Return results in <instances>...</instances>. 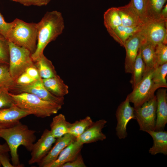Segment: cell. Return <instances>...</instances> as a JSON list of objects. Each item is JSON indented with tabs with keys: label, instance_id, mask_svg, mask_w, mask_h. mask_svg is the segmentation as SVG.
Instances as JSON below:
<instances>
[{
	"label": "cell",
	"instance_id": "31",
	"mask_svg": "<svg viewBox=\"0 0 167 167\" xmlns=\"http://www.w3.org/2000/svg\"><path fill=\"white\" fill-rule=\"evenodd\" d=\"M148 0H131L130 2L144 23L148 20L147 8Z\"/></svg>",
	"mask_w": 167,
	"mask_h": 167
},
{
	"label": "cell",
	"instance_id": "37",
	"mask_svg": "<svg viewBox=\"0 0 167 167\" xmlns=\"http://www.w3.org/2000/svg\"><path fill=\"white\" fill-rule=\"evenodd\" d=\"M15 2L27 6L32 5L41 6L46 5L44 0H16Z\"/></svg>",
	"mask_w": 167,
	"mask_h": 167
},
{
	"label": "cell",
	"instance_id": "41",
	"mask_svg": "<svg viewBox=\"0 0 167 167\" xmlns=\"http://www.w3.org/2000/svg\"><path fill=\"white\" fill-rule=\"evenodd\" d=\"M2 128L0 126V129ZM10 151L9 147L7 143H4L2 144H0V154L7 153Z\"/></svg>",
	"mask_w": 167,
	"mask_h": 167
},
{
	"label": "cell",
	"instance_id": "24",
	"mask_svg": "<svg viewBox=\"0 0 167 167\" xmlns=\"http://www.w3.org/2000/svg\"><path fill=\"white\" fill-rule=\"evenodd\" d=\"M34 65L38 69L40 75L42 79L50 78L57 75L56 71L51 61L43 54Z\"/></svg>",
	"mask_w": 167,
	"mask_h": 167
},
{
	"label": "cell",
	"instance_id": "36",
	"mask_svg": "<svg viewBox=\"0 0 167 167\" xmlns=\"http://www.w3.org/2000/svg\"><path fill=\"white\" fill-rule=\"evenodd\" d=\"M9 28V23L6 22L0 11V34L6 39Z\"/></svg>",
	"mask_w": 167,
	"mask_h": 167
},
{
	"label": "cell",
	"instance_id": "43",
	"mask_svg": "<svg viewBox=\"0 0 167 167\" xmlns=\"http://www.w3.org/2000/svg\"><path fill=\"white\" fill-rule=\"evenodd\" d=\"M46 5H47L51 0H44Z\"/></svg>",
	"mask_w": 167,
	"mask_h": 167
},
{
	"label": "cell",
	"instance_id": "3",
	"mask_svg": "<svg viewBox=\"0 0 167 167\" xmlns=\"http://www.w3.org/2000/svg\"><path fill=\"white\" fill-rule=\"evenodd\" d=\"M37 23H28L16 18L9 23L6 39L10 42L28 50L33 54L37 43Z\"/></svg>",
	"mask_w": 167,
	"mask_h": 167
},
{
	"label": "cell",
	"instance_id": "21",
	"mask_svg": "<svg viewBox=\"0 0 167 167\" xmlns=\"http://www.w3.org/2000/svg\"><path fill=\"white\" fill-rule=\"evenodd\" d=\"M142 26L129 27L122 25L107 31L116 42L124 47L126 41L131 36L139 32Z\"/></svg>",
	"mask_w": 167,
	"mask_h": 167
},
{
	"label": "cell",
	"instance_id": "10",
	"mask_svg": "<svg viewBox=\"0 0 167 167\" xmlns=\"http://www.w3.org/2000/svg\"><path fill=\"white\" fill-rule=\"evenodd\" d=\"M115 115L117 122L115 128L116 135L119 139H124L127 136L128 123L131 120L135 119V109L131 106L127 96L118 106Z\"/></svg>",
	"mask_w": 167,
	"mask_h": 167
},
{
	"label": "cell",
	"instance_id": "7",
	"mask_svg": "<svg viewBox=\"0 0 167 167\" xmlns=\"http://www.w3.org/2000/svg\"><path fill=\"white\" fill-rule=\"evenodd\" d=\"M10 93L18 94L27 93L33 94L44 100L62 106L64 104V97L56 96L48 91L45 87L41 78L28 84H21L15 83L9 88Z\"/></svg>",
	"mask_w": 167,
	"mask_h": 167
},
{
	"label": "cell",
	"instance_id": "33",
	"mask_svg": "<svg viewBox=\"0 0 167 167\" xmlns=\"http://www.w3.org/2000/svg\"><path fill=\"white\" fill-rule=\"evenodd\" d=\"M155 54L157 66L167 62V46L163 43L155 46Z\"/></svg>",
	"mask_w": 167,
	"mask_h": 167
},
{
	"label": "cell",
	"instance_id": "42",
	"mask_svg": "<svg viewBox=\"0 0 167 167\" xmlns=\"http://www.w3.org/2000/svg\"><path fill=\"white\" fill-rule=\"evenodd\" d=\"M161 18L167 21V4L162 9L161 13Z\"/></svg>",
	"mask_w": 167,
	"mask_h": 167
},
{
	"label": "cell",
	"instance_id": "44",
	"mask_svg": "<svg viewBox=\"0 0 167 167\" xmlns=\"http://www.w3.org/2000/svg\"><path fill=\"white\" fill-rule=\"evenodd\" d=\"M10 0L13 1H14V2H15V1H16V0Z\"/></svg>",
	"mask_w": 167,
	"mask_h": 167
},
{
	"label": "cell",
	"instance_id": "23",
	"mask_svg": "<svg viewBox=\"0 0 167 167\" xmlns=\"http://www.w3.org/2000/svg\"><path fill=\"white\" fill-rule=\"evenodd\" d=\"M155 47V46L149 42L141 41L139 48L142 58L145 65L146 71L157 67Z\"/></svg>",
	"mask_w": 167,
	"mask_h": 167
},
{
	"label": "cell",
	"instance_id": "32",
	"mask_svg": "<svg viewBox=\"0 0 167 167\" xmlns=\"http://www.w3.org/2000/svg\"><path fill=\"white\" fill-rule=\"evenodd\" d=\"M9 48L8 41L0 34V65H9Z\"/></svg>",
	"mask_w": 167,
	"mask_h": 167
},
{
	"label": "cell",
	"instance_id": "1",
	"mask_svg": "<svg viewBox=\"0 0 167 167\" xmlns=\"http://www.w3.org/2000/svg\"><path fill=\"white\" fill-rule=\"evenodd\" d=\"M65 28L62 14L57 11L47 12L37 23V43L31 57L34 62L40 58L47 45L56 40L63 32Z\"/></svg>",
	"mask_w": 167,
	"mask_h": 167
},
{
	"label": "cell",
	"instance_id": "4",
	"mask_svg": "<svg viewBox=\"0 0 167 167\" xmlns=\"http://www.w3.org/2000/svg\"><path fill=\"white\" fill-rule=\"evenodd\" d=\"M15 104L35 116L42 118L57 113L62 106L42 100L31 93L14 94L10 92Z\"/></svg>",
	"mask_w": 167,
	"mask_h": 167
},
{
	"label": "cell",
	"instance_id": "6",
	"mask_svg": "<svg viewBox=\"0 0 167 167\" xmlns=\"http://www.w3.org/2000/svg\"><path fill=\"white\" fill-rule=\"evenodd\" d=\"M154 69L147 71L142 79L127 95L129 101L133 104L134 109L140 107L154 95L157 89L152 79Z\"/></svg>",
	"mask_w": 167,
	"mask_h": 167
},
{
	"label": "cell",
	"instance_id": "27",
	"mask_svg": "<svg viewBox=\"0 0 167 167\" xmlns=\"http://www.w3.org/2000/svg\"><path fill=\"white\" fill-rule=\"evenodd\" d=\"M167 62L154 69L152 79L157 89L160 88H167Z\"/></svg>",
	"mask_w": 167,
	"mask_h": 167
},
{
	"label": "cell",
	"instance_id": "12",
	"mask_svg": "<svg viewBox=\"0 0 167 167\" xmlns=\"http://www.w3.org/2000/svg\"><path fill=\"white\" fill-rule=\"evenodd\" d=\"M31 114L14 104L9 107L0 109V126L2 128L12 127L18 124L21 119Z\"/></svg>",
	"mask_w": 167,
	"mask_h": 167
},
{
	"label": "cell",
	"instance_id": "18",
	"mask_svg": "<svg viewBox=\"0 0 167 167\" xmlns=\"http://www.w3.org/2000/svg\"><path fill=\"white\" fill-rule=\"evenodd\" d=\"M122 25L129 27L142 26L144 23L129 2L124 6L117 7Z\"/></svg>",
	"mask_w": 167,
	"mask_h": 167
},
{
	"label": "cell",
	"instance_id": "34",
	"mask_svg": "<svg viewBox=\"0 0 167 167\" xmlns=\"http://www.w3.org/2000/svg\"><path fill=\"white\" fill-rule=\"evenodd\" d=\"M15 104L12 97L10 94L9 88H0V109L9 107Z\"/></svg>",
	"mask_w": 167,
	"mask_h": 167
},
{
	"label": "cell",
	"instance_id": "14",
	"mask_svg": "<svg viewBox=\"0 0 167 167\" xmlns=\"http://www.w3.org/2000/svg\"><path fill=\"white\" fill-rule=\"evenodd\" d=\"M76 139L75 137L69 133L57 139L53 147L46 156L38 163L39 167H49L56 160L62 150Z\"/></svg>",
	"mask_w": 167,
	"mask_h": 167
},
{
	"label": "cell",
	"instance_id": "2",
	"mask_svg": "<svg viewBox=\"0 0 167 167\" xmlns=\"http://www.w3.org/2000/svg\"><path fill=\"white\" fill-rule=\"evenodd\" d=\"M36 132L20 122L12 127L0 129V137L6 141L9 147L12 164L15 167L23 166L19 161L18 148L22 145L31 152L36 139Z\"/></svg>",
	"mask_w": 167,
	"mask_h": 167
},
{
	"label": "cell",
	"instance_id": "17",
	"mask_svg": "<svg viewBox=\"0 0 167 167\" xmlns=\"http://www.w3.org/2000/svg\"><path fill=\"white\" fill-rule=\"evenodd\" d=\"M83 145L76 140L73 141L62 150L49 167H62L65 163L73 161L80 153Z\"/></svg>",
	"mask_w": 167,
	"mask_h": 167
},
{
	"label": "cell",
	"instance_id": "16",
	"mask_svg": "<svg viewBox=\"0 0 167 167\" xmlns=\"http://www.w3.org/2000/svg\"><path fill=\"white\" fill-rule=\"evenodd\" d=\"M107 121L104 119H99L88 128L83 134L76 138V140L84 144L103 141L106 139V136L102 132Z\"/></svg>",
	"mask_w": 167,
	"mask_h": 167
},
{
	"label": "cell",
	"instance_id": "40",
	"mask_svg": "<svg viewBox=\"0 0 167 167\" xmlns=\"http://www.w3.org/2000/svg\"><path fill=\"white\" fill-rule=\"evenodd\" d=\"M0 163L3 167H15L10 162L8 152L0 154Z\"/></svg>",
	"mask_w": 167,
	"mask_h": 167
},
{
	"label": "cell",
	"instance_id": "25",
	"mask_svg": "<svg viewBox=\"0 0 167 167\" xmlns=\"http://www.w3.org/2000/svg\"><path fill=\"white\" fill-rule=\"evenodd\" d=\"M145 64L142 58L139 48L133 68L131 77L130 82L133 88L135 87L142 79L146 73Z\"/></svg>",
	"mask_w": 167,
	"mask_h": 167
},
{
	"label": "cell",
	"instance_id": "38",
	"mask_svg": "<svg viewBox=\"0 0 167 167\" xmlns=\"http://www.w3.org/2000/svg\"><path fill=\"white\" fill-rule=\"evenodd\" d=\"M35 80L25 72L18 77L15 81V83L19 84H26L31 83Z\"/></svg>",
	"mask_w": 167,
	"mask_h": 167
},
{
	"label": "cell",
	"instance_id": "11",
	"mask_svg": "<svg viewBox=\"0 0 167 167\" xmlns=\"http://www.w3.org/2000/svg\"><path fill=\"white\" fill-rule=\"evenodd\" d=\"M56 140L50 130L45 129L40 138L33 145L28 164L32 165L40 162L49 152Z\"/></svg>",
	"mask_w": 167,
	"mask_h": 167
},
{
	"label": "cell",
	"instance_id": "35",
	"mask_svg": "<svg viewBox=\"0 0 167 167\" xmlns=\"http://www.w3.org/2000/svg\"><path fill=\"white\" fill-rule=\"evenodd\" d=\"M82 156L80 153L77 157L73 161L66 163L62 167H86Z\"/></svg>",
	"mask_w": 167,
	"mask_h": 167
},
{
	"label": "cell",
	"instance_id": "15",
	"mask_svg": "<svg viewBox=\"0 0 167 167\" xmlns=\"http://www.w3.org/2000/svg\"><path fill=\"white\" fill-rule=\"evenodd\" d=\"M156 95V99L155 131H164L167 123V94L166 88H160Z\"/></svg>",
	"mask_w": 167,
	"mask_h": 167
},
{
	"label": "cell",
	"instance_id": "8",
	"mask_svg": "<svg viewBox=\"0 0 167 167\" xmlns=\"http://www.w3.org/2000/svg\"><path fill=\"white\" fill-rule=\"evenodd\" d=\"M167 22L162 19H148L140 31L141 41L148 42L155 46L163 43L167 37Z\"/></svg>",
	"mask_w": 167,
	"mask_h": 167
},
{
	"label": "cell",
	"instance_id": "19",
	"mask_svg": "<svg viewBox=\"0 0 167 167\" xmlns=\"http://www.w3.org/2000/svg\"><path fill=\"white\" fill-rule=\"evenodd\" d=\"M152 137V146L150 148L149 152L152 155L161 153L167 154V131H149L147 132Z\"/></svg>",
	"mask_w": 167,
	"mask_h": 167
},
{
	"label": "cell",
	"instance_id": "45",
	"mask_svg": "<svg viewBox=\"0 0 167 167\" xmlns=\"http://www.w3.org/2000/svg\"><path fill=\"white\" fill-rule=\"evenodd\" d=\"M1 166H2V165H1V163H0V167H1Z\"/></svg>",
	"mask_w": 167,
	"mask_h": 167
},
{
	"label": "cell",
	"instance_id": "30",
	"mask_svg": "<svg viewBox=\"0 0 167 167\" xmlns=\"http://www.w3.org/2000/svg\"><path fill=\"white\" fill-rule=\"evenodd\" d=\"M15 83L10 75L9 65H0V88H9Z\"/></svg>",
	"mask_w": 167,
	"mask_h": 167
},
{
	"label": "cell",
	"instance_id": "20",
	"mask_svg": "<svg viewBox=\"0 0 167 167\" xmlns=\"http://www.w3.org/2000/svg\"><path fill=\"white\" fill-rule=\"evenodd\" d=\"M43 84L47 90L53 95L58 97H64L69 93V87L59 76L42 79Z\"/></svg>",
	"mask_w": 167,
	"mask_h": 167
},
{
	"label": "cell",
	"instance_id": "13",
	"mask_svg": "<svg viewBox=\"0 0 167 167\" xmlns=\"http://www.w3.org/2000/svg\"><path fill=\"white\" fill-rule=\"evenodd\" d=\"M140 31L129 37L124 44V47L126 51L124 67L126 73L131 74L132 72L141 44Z\"/></svg>",
	"mask_w": 167,
	"mask_h": 167
},
{
	"label": "cell",
	"instance_id": "26",
	"mask_svg": "<svg viewBox=\"0 0 167 167\" xmlns=\"http://www.w3.org/2000/svg\"><path fill=\"white\" fill-rule=\"evenodd\" d=\"M104 24L107 31L122 25L117 7L109 8L104 14Z\"/></svg>",
	"mask_w": 167,
	"mask_h": 167
},
{
	"label": "cell",
	"instance_id": "39",
	"mask_svg": "<svg viewBox=\"0 0 167 167\" xmlns=\"http://www.w3.org/2000/svg\"><path fill=\"white\" fill-rule=\"evenodd\" d=\"M29 76L35 80L41 78L38 71L35 66L28 68L25 71Z\"/></svg>",
	"mask_w": 167,
	"mask_h": 167
},
{
	"label": "cell",
	"instance_id": "22",
	"mask_svg": "<svg viewBox=\"0 0 167 167\" xmlns=\"http://www.w3.org/2000/svg\"><path fill=\"white\" fill-rule=\"evenodd\" d=\"M71 123L67 122L65 115L60 113L54 117L50 124V131L56 139L69 133Z\"/></svg>",
	"mask_w": 167,
	"mask_h": 167
},
{
	"label": "cell",
	"instance_id": "28",
	"mask_svg": "<svg viewBox=\"0 0 167 167\" xmlns=\"http://www.w3.org/2000/svg\"><path fill=\"white\" fill-rule=\"evenodd\" d=\"M93 123L91 118L87 116L71 123L68 133L77 138L83 134Z\"/></svg>",
	"mask_w": 167,
	"mask_h": 167
},
{
	"label": "cell",
	"instance_id": "29",
	"mask_svg": "<svg viewBox=\"0 0 167 167\" xmlns=\"http://www.w3.org/2000/svg\"><path fill=\"white\" fill-rule=\"evenodd\" d=\"M166 1L167 0H148L147 8L148 20L162 19L161 11Z\"/></svg>",
	"mask_w": 167,
	"mask_h": 167
},
{
	"label": "cell",
	"instance_id": "9",
	"mask_svg": "<svg viewBox=\"0 0 167 167\" xmlns=\"http://www.w3.org/2000/svg\"><path fill=\"white\" fill-rule=\"evenodd\" d=\"M156 108V99L155 95L140 107L135 109V119L139 126L140 131L146 132L155 131Z\"/></svg>",
	"mask_w": 167,
	"mask_h": 167
},
{
	"label": "cell",
	"instance_id": "5",
	"mask_svg": "<svg viewBox=\"0 0 167 167\" xmlns=\"http://www.w3.org/2000/svg\"><path fill=\"white\" fill-rule=\"evenodd\" d=\"M9 48V69L11 76L15 81L28 67L35 66L32 54L28 49L8 41Z\"/></svg>",
	"mask_w": 167,
	"mask_h": 167
}]
</instances>
